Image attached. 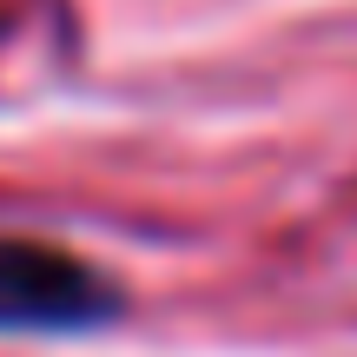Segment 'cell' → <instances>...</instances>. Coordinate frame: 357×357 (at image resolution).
Instances as JSON below:
<instances>
[{"label": "cell", "instance_id": "cell-1", "mask_svg": "<svg viewBox=\"0 0 357 357\" xmlns=\"http://www.w3.org/2000/svg\"><path fill=\"white\" fill-rule=\"evenodd\" d=\"M113 318V284L47 238H0V331H79Z\"/></svg>", "mask_w": 357, "mask_h": 357}]
</instances>
